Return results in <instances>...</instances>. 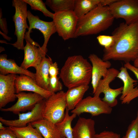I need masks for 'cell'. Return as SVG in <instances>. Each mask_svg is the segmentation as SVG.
I'll return each instance as SVG.
<instances>
[{"label": "cell", "mask_w": 138, "mask_h": 138, "mask_svg": "<svg viewBox=\"0 0 138 138\" xmlns=\"http://www.w3.org/2000/svg\"><path fill=\"white\" fill-rule=\"evenodd\" d=\"M112 35L113 44L104 49L102 60L134 61L138 56V22L128 25L122 22L116 28Z\"/></svg>", "instance_id": "6da1fadb"}, {"label": "cell", "mask_w": 138, "mask_h": 138, "mask_svg": "<svg viewBox=\"0 0 138 138\" xmlns=\"http://www.w3.org/2000/svg\"><path fill=\"white\" fill-rule=\"evenodd\" d=\"M92 66L81 55L68 57L62 68L59 78L68 89L88 85L91 80Z\"/></svg>", "instance_id": "7a4b0ae2"}, {"label": "cell", "mask_w": 138, "mask_h": 138, "mask_svg": "<svg viewBox=\"0 0 138 138\" xmlns=\"http://www.w3.org/2000/svg\"><path fill=\"white\" fill-rule=\"evenodd\" d=\"M114 19L108 6L98 5L78 19L74 38L106 30L112 24Z\"/></svg>", "instance_id": "3957f363"}, {"label": "cell", "mask_w": 138, "mask_h": 138, "mask_svg": "<svg viewBox=\"0 0 138 138\" xmlns=\"http://www.w3.org/2000/svg\"><path fill=\"white\" fill-rule=\"evenodd\" d=\"M67 107L66 92L54 93L45 100L43 118L54 124L59 123L64 119Z\"/></svg>", "instance_id": "277c9868"}, {"label": "cell", "mask_w": 138, "mask_h": 138, "mask_svg": "<svg viewBox=\"0 0 138 138\" xmlns=\"http://www.w3.org/2000/svg\"><path fill=\"white\" fill-rule=\"evenodd\" d=\"M27 4L24 0L12 1V6L15 10L13 18L15 23V34L17 37V40L12 44L18 50H24V40L26 29H28L29 28L27 22Z\"/></svg>", "instance_id": "5b68a950"}, {"label": "cell", "mask_w": 138, "mask_h": 138, "mask_svg": "<svg viewBox=\"0 0 138 138\" xmlns=\"http://www.w3.org/2000/svg\"><path fill=\"white\" fill-rule=\"evenodd\" d=\"M108 6L114 18H122L128 25L138 22V0H116Z\"/></svg>", "instance_id": "8992f818"}, {"label": "cell", "mask_w": 138, "mask_h": 138, "mask_svg": "<svg viewBox=\"0 0 138 138\" xmlns=\"http://www.w3.org/2000/svg\"><path fill=\"white\" fill-rule=\"evenodd\" d=\"M52 19L56 32L64 40L74 38L78 18L73 11L54 13Z\"/></svg>", "instance_id": "52a82bcc"}, {"label": "cell", "mask_w": 138, "mask_h": 138, "mask_svg": "<svg viewBox=\"0 0 138 138\" xmlns=\"http://www.w3.org/2000/svg\"><path fill=\"white\" fill-rule=\"evenodd\" d=\"M112 111V108L99 97L88 96L83 99L71 112L78 116L83 113H88L92 116H95L102 114H110Z\"/></svg>", "instance_id": "ba28073f"}, {"label": "cell", "mask_w": 138, "mask_h": 138, "mask_svg": "<svg viewBox=\"0 0 138 138\" xmlns=\"http://www.w3.org/2000/svg\"><path fill=\"white\" fill-rule=\"evenodd\" d=\"M24 39L26 42L24 49V57L20 66L25 70L31 67L35 68L46 54L42 51L39 44L31 38L30 34L26 32Z\"/></svg>", "instance_id": "9c48e42d"}, {"label": "cell", "mask_w": 138, "mask_h": 138, "mask_svg": "<svg viewBox=\"0 0 138 138\" xmlns=\"http://www.w3.org/2000/svg\"><path fill=\"white\" fill-rule=\"evenodd\" d=\"M16 96L18 99L14 105L9 108L0 109V110L18 114L20 112L31 110L37 103L45 99L40 95L35 93L21 92L16 94Z\"/></svg>", "instance_id": "30bf717a"}, {"label": "cell", "mask_w": 138, "mask_h": 138, "mask_svg": "<svg viewBox=\"0 0 138 138\" xmlns=\"http://www.w3.org/2000/svg\"><path fill=\"white\" fill-rule=\"evenodd\" d=\"M44 99L37 103L30 111L20 113L18 118L13 120H8L0 117V121L8 127H21L26 126L29 123L43 118L42 114L45 107Z\"/></svg>", "instance_id": "8fae6325"}, {"label": "cell", "mask_w": 138, "mask_h": 138, "mask_svg": "<svg viewBox=\"0 0 138 138\" xmlns=\"http://www.w3.org/2000/svg\"><path fill=\"white\" fill-rule=\"evenodd\" d=\"M29 27L27 32L30 33L33 29L39 30L43 34L44 37V42L41 49L45 54L47 51V46L51 36L56 32V28L53 21L47 22L40 19L37 16L33 15L29 10L27 14Z\"/></svg>", "instance_id": "7c38bea8"}, {"label": "cell", "mask_w": 138, "mask_h": 138, "mask_svg": "<svg viewBox=\"0 0 138 138\" xmlns=\"http://www.w3.org/2000/svg\"><path fill=\"white\" fill-rule=\"evenodd\" d=\"M120 70L117 77L122 80L123 86L120 99L122 104H129L132 100L138 97V87H135L137 81L130 76L124 66L121 67Z\"/></svg>", "instance_id": "4fadbf2b"}, {"label": "cell", "mask_w": 138, "mask_h": 138, "mask_svg": "<svg viewBox=\"0 0 138 138\" xmlns=\"http://www.w3.org/2000/svg\"><path fill=\"white\" fill-rule=\"evenodd\" d=\"M16 74H0V109L16 98L15 86Z\"/></svg>", "instance_id": "5bb4252c"}, {"label": "cell", "mask_w": 138, "mask_h": 138, "mask_svg": "<svg viewBox=\"0 0 138 138\" xmlns=\"http://www.w3.org/2000/svg\"><path fill=\"white\" fill-rule=\"evenodd\" d=\"M15 86L16 94L24 91H31L40 95L46 99L54 93L41 88L31 77L24 74L16 75Z\"/></svg>", "instance_id": "9a60e30c"}, {"label": "cell", "mask_w": 138, "mask_h": 138, "mask_svg": "<svg viewBox=\"0 0 138 138\" xmlns=\"http://www.w3.org/2000/svg\"><path fill=\"white\" fill-rule=\"evenodd\" d=\"M88 58L92 64L91 83L94 94L99 81L106 77L111 65L109 61H104L94 54H90Z\"/></svg>", "instance_id": "2e32d148"}, {"label": "cell", "mask_w": 138, "mask_h": 138, "mask_svg": "<svg viewBox=\"0 0 138 138\" xmlns=\"http://www.w3.org/2000/svg\"><path fill=\"white\" fill-rule=\"evenodd\" d=\"M0 73L6 75L9 74H24L28 76L34 80L35 73L19 66L15 61L8 59L6 54L0 55Z\"/></svg>", "instance_id": "e0dca14e"}, {"label": "cell", "mask_w": 138, "mask_h": 138, "mask_svg": "<svg viewBox=\"0 0 138 138\" xmlns=\"http://www.w3.org/2000/svg\"><path fill=\"white\" fill-rule=\"evenodd\" d=\"M95 122L91 119L80 117L73 128V138H93Z\"/></svg>", "instance_id": "ac0fdd59"}, {"label": "cell", "mask_w": 138, "mask_h": 138, "mask_svg": "<svg viewBox=\"0 0 138 138\" xmlns=\"http://www.w3.org/2000/svg\"><path fill=\"white\" fill-rule=\"evenodd\" d=\"M53 63L50 57L47 58L44 56L40 64L35 68L36 72L34 81L39 86L48 91L50 77L49 67Z\"/></svg>", "instance_id": "d6986e66"}, {"label": "cell", "mask_w": 138, "mask_h": 138, "mask_svg": "<svg viewBox=\"0 0 138 138\" xmlns=\"http://www.w3.org/2000/svg\"><path fill=\"white\" fill-rule=\"evenodd\" d=\"M113 0H75L73 12L78 19L98 5L108 6Z\"/></svg>", "instance_id": "ffe728a7"}, {"label": "cell", "mask_w": 138, "mask_h": 138, "mask_svg": "<svg viewBox=\"0 0 138 138\" xmlns=\"http://www.w3.org/2000/svg\"><path fill=\"white\" fill-rule=\"evenodd\" d=\"M43 138H63L56 124L43 118L31 123Z\"/></svg>", "instance_id": "44dd1931"}, {"label": "cell", "mask_w": 138, "mask_h": 138, "mask_svg": "<svg viewBox=\"0 0 138 138\" xmlns=\"http://www.w3.org/2000/svg\"><path fill=\"white\" fill-rule=\"evenodd\" d=\"M89 88L88 85H84L68 89L66 92V100L67 108L69 111L75 108L83 99Z\"/></svg>", "instance_id": "7402d4cb"}, {"label": "cell", "mask_w": 138, "mask_h": 138, "mask_svg": "<svg viewBox=\"0 0 138 138\" xmlns=\"http://www.w3.org/2000/svg\"><path fill=\"white\" fill-rule=\"evenodd\" d=\"M75 0H47L45 3L54 13L73 11Z\"/></svg>", "instance_id": "603a6c76"}, {"label": "cell", "mask_w": 138, "mask_h": 138, "mask_svg": "<svg viewBox=\"0 0 138 138\" xmlns=\"http://www.w3.org/2000/svg\"><path fill=\"white\" fill-rule=\"evenodd\" d=\"M69 111V110L66 108L64 119L62 121L56 124L61 132L63 137H65L66 138H73V130L71 123L77 115L73 113L70 116Z\"/></svg>", "instance_id": "cb8c5ba5"}, {"label": "cell", "mask_w": 138, "mask_h": 138, "mask_svg": "<svg viewBox=\"0 0 138 138\" xmlns=\"http://www.w3.org/2000/svg\"><path fill=\"white\" fill-rule=\"evenodd\" d=\"M9 127L18 138H43L38 130L33 126L31 123L25 127Z\"/></svg>", "instance_id": "d4e9b609"}, {"label": "cell", "mask_w": 138, "mask_h": 138, "mask_svg": "<svg viewBox=\"0 0 138 138\" xmlns=\"http://www.w3.org/2000/svg\"><path fill=\"white\" fill-rule=\"evenodd\" d=\"M119 72L118 70L115 68L109 69L106 77L99 81L94 96L99 97L100 94L109 87L110 83L117 77Z\"/></svg>", "instance_id": "484cf974"}, {"label": "cell", "mask_w": 138, "mask_h": 138, "mask_svg": "<svg viewBox=\"0 0 138 138\" xmlns=\"http://www.w3.org/2000/svg\"><path fill=\"white\" fill-rule=\"evenodd\" d=\"M123 88V86L116 89L109 87L103 91L104 96L102 100L111 108L116 106L118 103L116 98L122 94Z\"/></svg>", "instance_id": "4316f807"}, {"label": "cell", "mask_w": 138, "mask_h": 138, "mask_svg": "<svg viewBox=\"0 0 138 138\" xmlns=\"http://www.w3.org/2000/svg\"><path fill=\"white\" fill-rule=\"evenodd\" d=\"M30 6L32 9L41 12L44 15L53 19L54 13L49 11L46 8L45 3L41 0H24Z\"/></svg>", "instance_id": "83f0119b"}, {"label": "cell", "mask_w": 138, "mask_h": 138, "mask_svg": "<svg viewBox=\"0 0 138 138\" xmlns=\"http://www.w3.org/2000/svg\"><path fill=\"white\" fill-rule=\"evenodd\" d=\"M121 138H138V109L136 118L129 125L125 135Z\"/></svg>", "instance_id": "f1b7e54d"}, {"label": "cell", "mask_w": 138, "mask_h": 138, "mask_svg": "<svg viewBox=\"0 0 138 138\" xmlns=\"http://www.w3.org/2000/svg\"><path fill=\"white\" fill-rule=\"evenodd\" d=\"M62 84L57 76L50 77L48 87V91L52 93H55L61 91Z\"/></svg>", "instance_id": "f546056e"}, {"label": "cell", "mask_w": 138, "mask_h": 138, "mask_svg": "<svg viewBox=\"0 0 138 138\" xmlns=\"http://www.w3.org/2000/svg\"><path fill=\"white\" fill-rule=\"evenodd\" d=\"M99 44L107 49L110 47L113 44L114 37L112 36L100 35L97 37Z\"/></svg>", "instance_id": "4dcf8cb0"}, {"label": "cell", "mask_w": 138, "mask_h": 138, "mask_svg": "<svg viewBox=\"0 0 138 138\" xmlns=\"http://www.w3.org/2000/svg\"><path fill=\"white\" fill-rule=\"evenodd\" d=\"M93 138H121L120 134L112 131H104L99 134H96Z\"/></svg>", "instance_id": "1f68e13d"}, {"label": "cell", "mask_w": 138, "mask_h": 138, "mask_svg": "<svg viewBox=\"0 0 138 138\" xmlns=\"http://www.w3.org/2000/svg\"><path fill=\"white\" fill-rule=\"evenodd\" d=\"M0 138H18L9 127L4 130H0Z\"/></svg>", "instance_id": "d6a6232c"}, {"label": "cell", "mask_w": 138, "mask_h": 138, "mask_svg": "<svg viewBox=\"0 0 138 138\" xmlns=\"http://www.w3.org/2000/svg\"><path fill=\"white\" fill-rule=\"evenodd\" d=\"M0 27L1 30L4 34L7 35L8 33L7 22L6 19L2 17V9H0Z\"/></svg>", "instance_id": "836d02e7"}, {"label": "cell", "mask_w": 138, "mask_h": 138, "mask_svg": "<svg viewBox=\"0 0 138 138\" xmlns=\"http://www.w3.org/2000/svg\"><path fill=\"white\" fill-rule=\"evenodd\" d=\"M49 73L50 77L57 76L59 74V68L56 62L53 63L50 65Z\"/></svg>", "instance_id": "e575fe53"}, {"label": "cell", "mask_w": 138, "mask_h": 138, "mask_svg": "<svg viewBox=\"0 0 138 138\" xmlns=\"http://www.w3.org/2000/svg\"><path fill=\"white\" fill-rule=\"evenodd\" d=\"M124 66L127 69H128L132 71L138 80V68L132 65L130 62L125 63Z\"/></svg>", "instance_id": "d590c367"}, {"label": "cell", "mask_w": 138, "mask_h": 138, "mask_svg": "<svg viewBox=\"0 0 138 138\" xmlns=\"http://www.w3.org/2000/svg\"><path fill=\"white\" fill-rule=\"evenodd\" d=\"M134 63V66L137 67L138 68V56L137 58L134 60L133 61Z\"/></svg>", "instance_id": "8d00e7d4"}, {"label": "cell", "mask_w": 138, "mask_h": 138, "mask_svg": "<svg viewBox=\"0 0 138 138\" xmlns=\"http://www.w3.org/2000/svg\"><path fill=\"white\" fill-rule=\"evenodd\" d=\"M0 33L3 36L4 38H5L7 40H9L11 39L8 36H7L6 34H4L3 32L2 33V32H0Z\"/></svg>", "instance_id": "74e56055"}, {"label": "cell", "mask_w": 138, "mask_h": 138, "mask_svg": "<svg viewBox=\"0 0 138 138\" xmlns=\"http://www.w3.org/2000/svg\"><path fill=\"white\" fill-rule=\"evenodd\" d=\"M3 124L1 122H0V130H3L6 129L7 127H5L3 126Z\"/></svg>", "instance_id": "f35d334b"}, {"label": "cell", "mask_w": 138, "mask_h": 138, "mask_svg": "<svg viewBox=\"0 0 138 138\" xmlns=\"http://www.w3.org/2000/svg\"><path fill=\"white\" fill-rule=\"evenodd\" d=\"M63 138H66L65 137H63Z\"/></svg>", "instance_id": "ab89813d"}]
</instances>
